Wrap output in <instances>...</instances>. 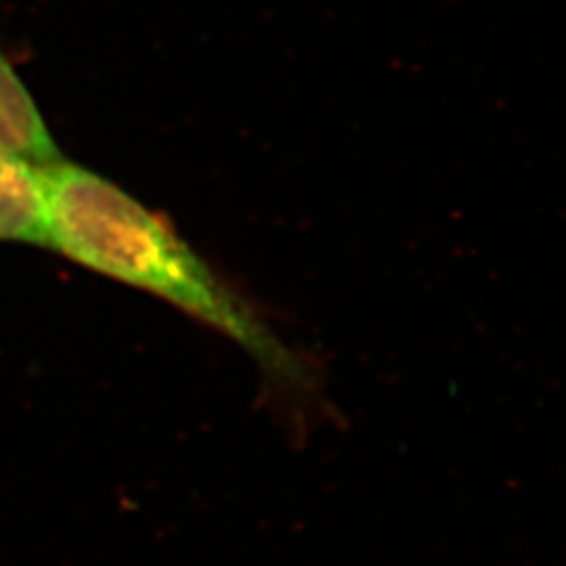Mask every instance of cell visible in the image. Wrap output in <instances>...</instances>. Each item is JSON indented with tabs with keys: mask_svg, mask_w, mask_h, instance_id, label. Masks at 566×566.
Here are the masks:
<instances>
[{
	"mask_svg": "<svg viewBox=\"0 0 566 566\" xmlns=\"http://www.w3.org/2000/svg\"><path fill=\"white\" fill-rule=\"evenodd\" d=\"M0 147L20 154L25 160L49 166L61 160L42 114L23 86L18 72L0 53Z\"/></svg>",
	"mask_w": 566,
	"mask_h": 566,
	"instance_id": "3",
	"label": "cell"
},
{
	"mask_svg": "<svg viewBox=\"0 0 566 566\" xmlns=\"http://www.w3.org/2000/svg\"><path fill=\"white\" fill-rule=\"evenodd\" d=\"M42 175L49 248L219 332L269 382L298 392L311 386L303 357L160 214L116 182L63 158L44 166Z\"/></svg>",
	"mask_w": 566,
	"mask_h": 566,
	"instance_id": "1",
	"label": "cell"
},
{
	"mask_svg": "<svg viewBox=\"0 0 566 566\" xmlns=\"http://www.w3.org/2000/svg\"><path fill=\"white\" fill-rule=\"evenodd\" d=\"M0 242L46 245L42 166L0 147Z\"/></svg>",
	"mask_w": 566,
	"mask_h": 566,
	"instance_id": "2",
	"label": "cell"
}]
</instances>
